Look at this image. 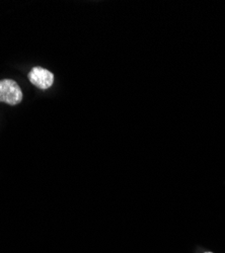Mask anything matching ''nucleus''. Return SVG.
Wrapping results in <instances>:
<instances>
[{
    "label": "nucleus",
    "instance_id": "f257e3e1",
    "mask_svg": "<svg viewBox=\"0 0 225 253\" xmlns=\"http://www.w3.org/2000/svg\"><path fill=\"white\" fill-rule=\"evenodd\" d=\"M23 91L18 84L11 79L0 81V102L16 105L23 100Z\"/></svg>",
    "mask_w": 225,
    "mask_h": 253
},
{
    "label": "nucleus",
    "instance_id": "7ed1b4c3",
    "mask_svg": "<svg viewBox=\"0 0 225 253\" xmlns=\"http://www.w3.org/2000/svg\"><path fill=\"white\" fill-rule=\"evenodd\" d=\"M205 253H212V252H205Z\"/></svg>",
    "mask_w": 225,
    "mask_h": 253
},
{
    "label": "nucleus",
    "instance_id": "f03ea898",
    "mask_svg": "<svg viewBox=\"0 0 225 253\" xmlns=\"http://www.w3.org/2000/svg\"><path fill=\"white\" fill-rule=\"evenodd\" d=\"M28 77L31 83L40 89H48L54 83L53 73L42 67L33 68Z\"/></svg>",
    "mask_w": 225,
    "mask_h": 253
}]
</instances>
